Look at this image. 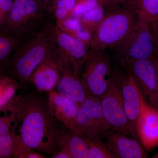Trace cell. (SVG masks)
<instances>
[{
	"label": "cell",
	"mask_w": 158,
	"mask_h": 158,
	"mask_svg": "<svg viewBox=\"0 0 158 158\" xmlns=\"http://www.w3.org/2000/svg\"><path fill=\"white\" fill-rule=\"evenodd\" d=\"M19 145V138L16 132L0 135V158H15Z\"/></svg>",
	"instance_id": "603a6c76"
},
{
	"label": "cell",
	"mask_w": 158,
	"mask_h": 158,
	"mask_svg": "<svg viewBox=\"0 0 158 158\" xmlns=\"http://www.w3.org/2000/svg\"><path fill=\"white\" fill-rule=\"evenodd\" d=\"M29 37L0 31V73L2 72L15 50Z\"/></svg>",
	"instance_id": "d6986e66"
},
{
	"label": "cell",
	"mask_w": 158,
	"mask_h": 158,
	"mask_svg": "<svg viewBox=\"0 0 158 158\" xmlns=\"http://www.w3.org/2000/svg\"><path fill=\"white\" fill-rule=\"evenodd\" d=\"M19 95L20 121L16 133L19 145L15 158L28 151L52 154L59 150L61 128L51 112L47 97L37 93Z\"/></svg>",
	"instance_id": "6da1fadb"
},
{
	"label": "cell",
	"mask_w": 158,
	"mask_h": 158,
	"mask_svg": "<svg viewBox=\"0 0 158 158\" xmlns=\"http://www.w3.org/2000/svg\"><path fill=\"white\" fill-rule=\"evenodd\" d=\"M60 73V61L53 44L48 56L34 71L30 84L39 92L48 93L56 89Z\"/></svg>",
	"instance_id": "7c38bea8"
},
{
	"label": "cell",
	"mask_w": 158,
	"mask_h": 158,
	"mask_svg": "<svg viewBox=\"0 0 158 158\" xmlns=\"http://www.w3.org/2000/svg\"><path fill=\"white\" fill-rule=\"evenodd\" d=\"M55 47L61 65L60 76L56 90L80 104L87 97L85 88L80 77L74 73L68 58L59 49Z\"/></svg>",
	"instance_id": "4fadbf2b"
},
{
	"label": "cell",
	"mask_w": 158,
	"mask_h": 158,
	"mask_svg": "<svg viewBox=\"0 0 158 158\" xmlns=\"http://www.w3.org/2000/svg\"><path fill=\"white\" fill-rule=\"evenodd\" d=\"M41 4L48 11L49 14L53 13L55 3L57 0H36Z\"/></svg>",
	"instance_id": "f546056e"
},
{
	"label": "cell",
	"mask_w": 158,
	"mask_h": 158,
	"mask_svg": "<svg viewBox=\"0 0 158 158\" xmlns=\"http://www.w3.org/2000/svg\"><path fill=\"white\" fill-rule=\"evenodd\" d=\"M113 49L119 62L155 58L156 48L151 24L139 19L128 36Z\"/></svg>",
	"instance_id": "8992f818"
},
{
	"label": "cell",
	"mask_w": 158,
	"mask_h": 158,
	"mask_svg": "<svg viewBox=\"0 0 158 158\" xmlns=\"http://www.w3.org/2000/svg\"><path fill=\"white\" fill-rule=\"evenodd\" d=\"M111 129L103 114L99 98L87 96L80 104L72 131L82 137L103 140Z\"/></svg>",
	"instance_id": "52a82bcc"
},
{
	"label": "cell",
	"mask_w": 158,
	"mask_h": 158,
	"mask_svg": "<svg viewBox=\"0 0 158 158\" xmlns=\"http://www.w3.org/2000/svg\"><path fill=\"white\" fill-rule=\"evenodd\" d=\"M98 1H99V2H100V3H101V0H98Z\"/></svg>",
	"instance_id": "d590c367"
},
{
	"label": "cell",
	"mask_w": 158,
	"mask_h": 158,
	"mask_svg": "<svg viewBox=\"0 0 158 158\" xmlns=\"http://www.w3.org/2000/svg\"><path fill=\"white\" fill-rule=\"evenodd\" d=\"M19 85L17 81L8 75L0 73V108L16 97Z\"/></svg>",
	"instance_id": "44dd1931"
},
{
	"label": "cell",
	"mask_w": 158,
	"mask_h": 158,
	"mask_svg": "<svg viewBox=\"0 0 158 158\" xmlns=\"http://www.w3.org/2000/svg\"><path fill=\"white\" fill-rule=\"evenodd\" d=\"M126 134L111 129L104 138L113 158H145L148 155L140 141Z\"/></svg>",
	"instance_id": "5bb4252c"
},
{
	"label": "cell",
	"mask_w": 158,
	"mask_h": 158,
	"mask_svg": "<svg viewBox=\"0 0 158 158\" xmlns=\"http://www.w3.org/2000/svg\"><path fill=\"white\" fill-rule=\"evenodd\" d=\"M20 121L19 95L0 108V135L16 132Z\"/></svg>",
	"instance_id": "ac0fdd59"
},
{
	"label": "cell",
	"mask_w": 158,
	"mask_h": 158,
	"mask_svg": "<svg viewBox=\"0 0 158 158\" xmlns=\"http://www.w3.org/2000/svg\"><path fill=\"white\" fill-rule=\"evenodd\" d=\"M155 58L119 63L133 77L152 106L158 109L157 72Z\"/></svg>",
	"instance_id": "30bf717a"
},
{
	"label": "cell",
	"mask_w": 158,
	"mask_h": 158,
	"mask_svg": "<svg viewBox=\"0 0 158 158\" xmlns=\"http://www.w3.org/2000/svg\"><path fill=\"white\" fill-rule=\"evenodd\" d=\"M53 46L45 34L37 32L20 44L1 73L14 78L20 88L27 86L34 71L48 56Z\"/></svg>",
	"instance_id": "7a4b0ae2"
},
{
	"label": "cell",
	"mask_w": 158,
	"mask_h": 158,
	"mask_svg": "<svg viewBox=\"0 0 158 158\" xmlns=\"http://www.w3.org/2000/svg\"><path fill=\"white\" fill-rule=\"evenodd\" d=\"M40 32L67 57L76 75L81 76L88 58L89 48L81 41L61 31L56 24L47 21Z\"/></svg>",
	"instance_id": "9c48e42d"
},
{
	"label": "cell",
	"mask_w": 158,
	"mask_h": 158,
	"mask_svg": "<svg viewBox=\"0 0 158 158\" xmlns=\"http://www.w3.org/2000/svg\"><path fill=\"white\" fill-rule=\"evenodd\" d=\"M157 72V81H158V48H156V52L155 58Z\"/></svg>",
	"instance_id": "836d02e7"
},
{
	"label": "cell",
	"mask_w": 158,
	"mask_h": 158,
	"mask_svg": "<svg viewBox=\"0 0 158 158\" xmlns=\"http://www.w3.org/2000/svg\"><path fill=\"white\" fill-rule=\"evenodd\" d=\"M50 158H72L71 156L67 151L63 149H59L52 154Z\"/></svg>",
	"instance_id": "d6a6232c"
},
{
	"label": "cell",
	"mask_w": 158,
	"mask_h": 158,
	"mask_svg": "<svg viewBox=\"0 0 158 158\" xmlns=\"http://www.w3.org/2000/svg\"><path fill=\"white\" fill-rule=\"evenodd\" d=\"M139 20L127 6L111 9L94 33L89 50H106L117 46L128 36Z\"/></svg>",
	"instance_id": "3957f363"
},
{
	"label": "cell",
	"mask_w": 158,
	"mask_h": 158,
	"mask_svg": "<svg viewBox=\"0 0 158 158\" xmlns=\"http://www.w3.org/2000/svg\"><path fill=\"white\" fill-rule=\"evenodd\" d=\"M153 158H158V151L156 153L155 155L153 156L152 157Z\"/></svg>",
	"instance_id": "e575fe53"
},
{
	"label": "cell",
	"mask_w": 158,
	"mask_h": 158,
	"mask_svg": "<svg viewBox=\"0 0 158 158\" xmlns=\"http://www.w3.org/2000/svg\"><path fill=\"white\" fill-rule=\"evenodd\" d=\"M82 137L88 145L90 158H113L103 140Z\"/></svg>",
	"instance_id": "cb8c5ba5"
},
{
	"label": "cell",
	"mask_w": 158,
	"mask_h": 158,
	"mask_svg": "<svg viewBox=\"0 0 158 158\" xmlns=\"http://www.w3.org/2000/svg\"><path fill=\"white\" fill-rule=\"evenodd\" d=\"M136 131L144 149L148 151L158 147V109L148 104L145 99Z\"/></svg>",
	"instance_id": "9a60e30c"
},
{
	"label": "cell",
	"mask_w": 158,
	"mask_h": 158,
	"mask_svg": "<svg viewBox=\"0 0 158 158\" xmlns=\"http://www.w3.org/2000/svg\"><path fill=\"white\" fill-rule=\"evenodd\" d=\"M46 156L35 151H28L19 154L16 158H45Z\"/></svg>",
	"instance_id": "f1b7e54d"
},
{
	"label": "cell",
	"mask_w": 158,
	"mask_h": 158,
	"mask_svg": "<svg viewBox=\"0 0 158 158\" xmlns=\"http://www.w3.org/2000/svg\"><path fill=\"white\" fill-rule=\"evenodd\" d=\"M13 0H0V28L2 27L8 17Z\"/></svg>",
	"instance_id": "4316f807"
},
{
	"label": "cell",
	"mask_w": 158,
	"mask_h": 158,
	"mask_svg": "<svg viewBox=\"0 0 158 158\" xmlns=\"http://www.w3.org/2000/svg\"><path fill=\"white\" fill-rule=\"evenodd\" d=\"M56 26L61 31L75 38L84 28L80 19L73 16L67 18Z\"/></svg>",
	"instance_id": "d4e9b609"
},
{
	"label": "cell",
	"mask_w": 158,
	"mask_h": 158,
	"mask_svg": "<svg viewBox=\"0 0 158 158\" xmlns=\"http://www.w3.org/2000/svg\"><path fill=\"white\" fill-rule=\"evenodd\" d=\"M126 4L141 20L151 24L158 19V0H128Z\"/></svg>",
	"instance_id": "ffe728a7"
},
{
	"label": "cell",
	"mask_w": 158,
	"mask_h": 158,
	"mask_svg": "<svg viewBox=\"0 0 158 158\" xmlns=\"http://www.w3.org/2000/svg\"><path fill=\"white\" fill-rule=\"evenodd\" d=\"M121 73L113 69L109 87L100 98L102 111L111 129L132 137L123 107L121 88Z\"/></svg>",
	"instance_id": "ba28073f"
},
{
	"label": "cell",
	"mask_w": 158,
	"mask_h": 158,
	"mask_svg": "<svg viewBox=\"0 0 158 158\" xmlns=\"http://www.w3.org/2000/svg\"><path fill=\"white\" fill-rule=\"evenodd\" d=\"M152 32L155 43L156 48H158V21L155 22L151 24Z\"/></svg>",
	"instance_id": "1f68e13d"
},
{
	"label": "cell",
	"mask_w": 158,
	"mask_h": 158,
	"mask_svg": "<svg viewBox=\"0 0 158 158\" xmlns=\"http://www.w3.org/2000/svg\"><path fill=\"white\" fill-rule=\"evenodd\" d=\"M112 60L106 50H89L80 77L87 96L100 98L106 91L113 70Z\"/></svg>",
	"instance_id": "5b68a950"
},
{
	"label": "cell",
	"mask_w": 158,
	"mask_h": 158,
	"mask_svg": "<svg viewBox=\"0 0 158 158\" xmlns=\"http://www.w3.org/2000/svg\"><path fill=\"white\" fill-rule=\"evenodd\" d=\"M64 6L69 13L70 17L72 16L73 12L77 0H62Z\"/></svg>",
	"instance_id": "4dcf8cb0"
},
{
	"label": "cell",
	"mask_w": 158,
	"mask_h": 158,
	"mask_svg": "<svg viewBox=\"0 0 158 158\" xmlns=\"http://www.w3.org/2000/svg\"><path fill=\"white\" fill-rule=\"evenodd\" d=\"M58 149L67 151L72 158H90L87 143L82 136L61 128L58 137Z\"/></svg>",
	"instance_id": "e0dca14e"
},
{
	"label": "cell",
	"mask_w": 158,
	"mask_h": 158,
	"mask_svg": "<svg viewBox=\"0 0 158 158\" xmlns=\"http://www.w3.org/2000/svg\"><path fill=\"white\" fill-rule=\"evenodd\" d=\"M126 72V74L121 73V77L123 107L132 136L139 141L136 127L145 99L133 77Z\"/></svg>",
	"instance_id": "8fae6325"
},
{
	"label": "cell",
	"mask_w": 158,
	"mask_h": 158,
	"mask_svg": "<svg viewBox=\"0 0 158 158\" xmlns=\"http://www.w3.org/2000/svg\"><path fill=\"white\" fill-rule=\"evenodd\" d=\"M157 21H158V20H157Z\"/></svg>",
	"instance_id": "8d00e7d4"
},
{
	"label": "cell",
	"mask_w": 158,
	"mask_h": 158,
	"mask_svg": "<svg viewBox=\"0 0 158 158\" xmlns=\"http://www.w3.org/2000/svg\"><path fill=\"white\" fill-rule=\"evenodd\" d=\"M51 112L58 122L65 128L72 131L80 104L73 101L56 90L48 92L47 96Z\"/></svg>",
	"instance_id": "2e32d148"
},
{
	"label": "cell",
	"mask_w": 158,
	"mask_h": 158,
	"mask_svg": "<svg viewBox=\"0 0 158 158\" xmlns=\"http://www.w3.org/2000/svg\"><path fill=\"white\" fill-rule=\"evenodd\" d=\"M106 15L104 7L99 5L79 18L83 27L93 34L102 21Z\"/></svg>",
	"instance_id": "7402d4cb"
},
{
	"label": "cell",
	"mask_w": 158,
	"mask_h": 158,
	"mask_svg": "<svg viewBox=\"0 0 158 158\" xmlns=\"http://www.w3.org/2000/svg\"><path fill=\"white\" fill-rule=\"evenodd\" d=\"M99 5L102 4L98 0H77L73 12L72 16L80 18Z\"/></svg>",
	"instance_id": "484cf974"
},
{
	"label": "cell",
	"mask_w": 158,
	"mask_h": 158,
	"mask_svg": "<svg viewBox=\"0 0 158 158\" xmlns=\"http://www.w3.org/2000/svg\"><path fill=\"white\" fill-rule=\"evenodd\" d=\"M128 0H101V4L111 10L120 7L122 4H126Z\"/></svg>",
	"instance_id": "83f0119b"
},
{
	"label": "cell",
	"mask_w": 158,
	"mask_h": 158,
	"mask_svg": "<svg viewBox=\"0 0 158 158\" xmlns=\"http://www.w3.org/2000/svg\"><path fill=\"white\" fill-rule=\"evenodd\" d=\"M49 15L45 7L36 0H13L9 15L0 31L30 37L39 32Z\"/></svg>",
	"instance_id": "277c9868"
}]
</instances>
